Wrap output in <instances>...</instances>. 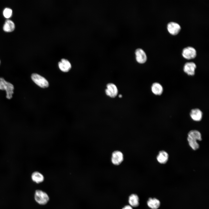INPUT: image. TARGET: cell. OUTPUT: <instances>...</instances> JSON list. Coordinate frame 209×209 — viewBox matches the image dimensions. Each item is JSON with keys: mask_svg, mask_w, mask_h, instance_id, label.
<instances>
[{"mask_svg": "<svg viewBox=\"0 0 209 209\" xmlns=\"http://www.w3.org/2000/svg\"><path fill=\"white\" fill-rule=\"evenodd\" d=\"M34 198L35 201L39 204L45 205L49 201V197L48 194L42 190L37 189L34 193Z\"/></svg>", "mask_w": 209, "mask_h": 209, "instance_id": "1", "label": "cell"}, {"mask_svg": "<svg viewBox=\"0 0 209 209\" xmlns=\"http://www.w3.org/2000/svg\"><path fill=\"white\" fill-rule=\"evenodd\" d=\"M14 89V86L12 84L6 81L3 78H0V90L6 91L7 98L9 99L12 98Z\"/></svg>", "mask_w": 209, "mask_h": 209, "instance_id": "2", "label": "cell"}, {"mask_svg": "<svg viewBox=\"0 0 209 209\" xmlns=\"http://www.w3.org/2000/svg\"><path fill=\"white\" fill-rule=\"evenodd\" d=\"M32 80L38 86L42 88L47 87L49 83L44 77L37 73H33L31 76Z\"/></svg>", "mask_w": 209, "mask_h": 209, "instance_id": "3", "label": "cell"}, {"mask_svg": "<svg viewBox=\"0 0 209 209\" xmlns=\"http://www.w3.org/2000/svg\"><path fill=\"white\" fill-rule=\"evenodd\" d=\"M182 55L185 58L188 60L191 59L196 57V51L193 47L188 46L183 49Z\"/></svg>", "mask_w": 209, "mask_h": 209, "instance_id": "4", "label": "cell"}, {"mask_svg": "<svg viewBox=\"0 0 209 209\" xmlns=\"http://www.w3.org/2000/svg\"><path fill=\"white\" fill-rule=\"evenodd\" d=\"M123 160L122 153L119 151H116L113 152L112 154L111 160L112 163L114 165H120Z\"/></svg>", "mask_w": 209, "mask_h": 209, "instance_id": "5", "label": "cell"}, {"mask_svg": "<svg viewBox=\"0 0 209 209\" xmlns=\"http://www.w3.org/2000/svg\"><path fill=\"white\" fill-rule=\"evenodd\" d=\"M105 90L106 95L111 98L116 97L118 93V89L116 86L113 83H109Z\"/></svg>", "mask_w": 209, "mask_h": 209, "instance_id": "6", "label": "cell"}, {"mask_svg": "<svg viewBox=\"0 0 209 209\" xmlns=\"http://www.w3.org/2000/svg\"><path fill=\"white\" fill-rule=\"evenodd\" d=\"M167 29L169 33L173 35L178 34L181 29L180 25L174 22L169 23L167 25Z\"/></svg>", "mask_w": 209, "mask_h": 209, "instance_id": "7", "label": "cell"}, {"mask_svg": "<svg viewBox=\"0 0 209 209\" xmlns=\"http://www.w3.org/2000/svg\"><path fill=\"white\" fill-rule=\"evenodd\" d=\"M135 53L136 59L138 63L143 64L146 62L147 59L146 55L142 49L140 48L137 49Z\"/></svg>", "mask_w": 209, "mask_h": 209, "instance_id": "8", "label": "cell"}, {"mask_svg": "<svg viewBox=\"0 0 209 209\" xmlns=\"http://www.w3.org/2000/svg\"><path fill=\"white\" fill-rule=\"evenodd\" d=\"M196 67V65L194 62H188L185 64L183 70L188 75H193L195 74V71Z\"/></svg>", "mask_w": 209, "mask_h": 209, "instance_id": "9", "label": "cell"}, {"mask_svg": "<svg viewBox=\"0 0 209 209\" xmlns=\"http://www.w3.org/2000/svg\"><path fill=\"white\" fill-rule=\"evenodd\" d=\"M58 66L60 69L64 72H68L71 68V65L67 60L63 58L58 62Z\"/></svg>", "mask_w": 209, "mask_h": 209, "instance_id": "10", "label": "cell"}, {"mask_svg": "<svg viewBox=\"0 0 209 209\" xmlns=\"http://www.w3.org/2000/svg\"><path fill=\"white\" fill-rule=\"evenodd\" d=\"M191 118L196 121H200L202 117V113L198 109H195L191 110L190 113Z\"/></svg>", "mask_w": 209, "mask_h": 209, "instance_id": "11", "label": "cell"}, {"mask_svg": "<svg viewBox=\"0 0 209 209\" xmlns=\"http://www.w3.org/2000/svg\"><path fill=\"white\" fill-rule=\"evenodd\" d=\"M168 156L169 155L167 152L164 150H161L159 152L156 157V159L159 163L164 164L167 162Z\"/></svg>", "mask_w": 209, "mask_h": 209, "instance_id": "12", "label": "cell"}, {"mask_svg": "<svg viewBox=\"0 0 209 209\" xmlns=\"http://www.w3.org/2000/svg\"><path fill=\"white\" fill-rule=\"evenodd\" d=\"M31 178L33 182L37 184L42 183L44 180L43 175L38 171L33 172L31 174Z\"/></svg>", "mask_w": 209, "mask_h": 209, "instance_id": "13", "label": "cell"}, {"mask_svg": "<svg viewBox=\"0 0 209 209\" xmlns=\"http://www.w3.org/2000/svg\"><path fill=\"white\" fill-rule=\"evenodd\" d=\"M139 199L138 195L135 194H131L129 197L128 201L129 205L132 207H138L139 204Z\"/></svg>", "mask_w": 209, "mask_h": 209, "instance_id": "14", "label": "cell"}, {"mask_svg": "<svg viewBox=\"0 0 209 209\" xmlns=\"http://www.w3.org/2000/svg\"><path fill=\"white\" fill-rule=\"evenodd\" d=\"M147 204L148 206L152 209H157L160 206V202L156 198H149L147 201Z\"/></svg>", "mask_w": 209, "mask_h": 209, "instance_id": "15", "label": "cell"}, {"mask_svg": "<svg viewBox=\"0 0 209 209\" xmlns=\"http://www.w3.org/2000/svg\"><path fill=\"white\" fill-rule=\"evenodd\" d=\"M152 93L155 95H160L163 93V89L162 85L159 83L155 82L153 84L151 87Z\"/></svg>", "mask_w": 209, "mask_h": 209, "instance_id": "16", "label": "cell"}, {"mask_svg": "<svg viewBox=\"0 0 209 209\" xmlns=\"http://www.w3.org/2000/svg\"><path fill=\"white\" fill-rule=\"evenodd\" d=\"M15 28V25L14 23L9 19L6 20L3 26V30L7 32H10L13 31Z\"/></svg>", "mask_w": 209, "mask_h": 209, "instance_id": "17", "label": "cell"}, {"mask_svg": "<svg viewBox=\"0 0 209 209\" xmlns=\"http://www.w3.org/2000/svg\"><path fill=\"white\" fill-rule=\"evenodd\" d=\"M188 137L197 140L201 141V135L200 132L198 130H192L190 131L188 134Z\"/></svg>", "mask_w": 209, "mask_h": 209, "instance_id": "18", "label": "cell"}, {"mask_svg": "<svg viewBox=\"0 0 209 209\" xmlns=\"http://www.w3.org/2000/svg\"><path fill=\"white\" fill-rule=\"evenodd\" d=\"M187 139L189 145L193 150H196L199 148V146L197 140L192 139L188 136Z\"/></svg>", "mask_w": 209, "mask_h": 209, "instance_id": "19", "label": "cell"}, {"mask_svg": "<svg viewBox=\"0 0 209 209\" xmlns=\"http://www.w3.org/2000/svg\"><path fill=\"white\" fill-rule=\"evenodd\" d=\"M12 10L9 8H5L3 11V15L6 18H10L12 15Z\"/></svg>", "mask_w": 209, "mask_h": 209, "instance_id": "20", "label": "cell"}, {"mask_svg": "<svg viewBox=\"0 0 209 209\" xmlns=\"http://www.w3.org/2000/svg\"><path fill=\"white\" fill-rule=\"evenodd\" d=\"M122 209H133L132 207L129 205H127L124 206Z\"/></svg>", "mask_w": 209, "mask_h": 209, "instance_id": "21", "label": "cell"}, {"mask_svg": "<svg viewBox=\"0 0 209 209\" xmlns=\"http://www.w3.org/2000/svg\"><path fill=\"white\" fill-rule=\"evenodd\" d=\"M122 95H121V94H119V97L120 98H122Z\"/></svg>", "mask_w": 209, "mask_h": 209, "instance_id": "22", "label": "cell"}, {"mask_svg": "<svg viewBox=\"0 0 209 209\" xmlns=\"http://www.w3.org/2000/svg\"></svg>", "mask_w": 209, "mask_h": 209, "instance_id": "23", "label": "cell"}]
</instances>
